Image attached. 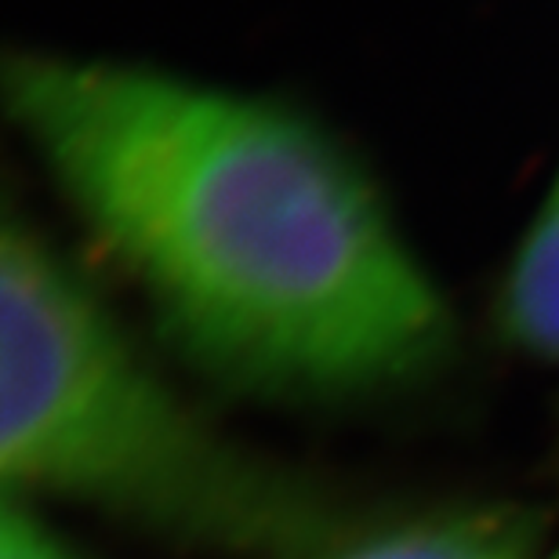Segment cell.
Instances as JSON below:
<instances>
[{"mask_svg": "<svg viewBox=\"0 0 559 559\" xmlns=\"http://www.w3.org/2000/svg\"><path fill=\"white\" fill-rule=\"evenodd\" d=\"M538 527L516 506H465L393 523L382 531L345 534L295 559H534Z\"/></svg>", "mask_w": 559, "mask_h": 559, "instance_id": "3", "label": "cell"}, {"mask_svg": "<svg viewBox=\"0 0 559 559\" xmlns=\"http://www.w3.org/2000/svg\"><path fill=\"white\" fill-rule=\"evenodd\" d=\"M556 559H559V556H556Z\"/></svg>", "mask_w": 559, "mask_h": 559, "instance_id": "7", "label": "cell"}, {"mask_svg": "<svg viewBox=\"0 0 559 559\" xmlns=\"http://www.w3.org/2000/svg\"><path fill=\"white\" fill-rule=\"evenodd\" d=\"M8 490L276 559L349 534L309 484L178 404L87 290L0 222V498Z\"/></svg>", "mask_w": 559, "mask_h": 559, "instance_id": "2", "label": "cell"}, {"mask_svg": "<svg viewBox=\"0 0 559 559\" xmlns=\"http://www.w3.org/2000/svg\"><path fill=\"white\" fill-rule=\"evenodd\" d=\"M0 103L207 371L280 400L411 382L443 301L371 182L262 98L51 55L0 62Z\"/></svg>", "mask_w": 559, "mask_h": 559, "instance_id": "1", "label": "cell"}, {"mask_svg": "<svg viewBox=\"0 0 559 559\" xmlns=\"http://www.w3.org/2000/svg\"><path fill=\"white\" fill-rule=\"evenodd\" d=\"M501 328L523 353L559 364V182L512 259L501 287Z\"/></svg>", "mask_w": 559, "mask_h": 559, "instance_id": "4", "label": "cell"}, {"mask_svg": "<svg viewBox=\"0 0 559 559\" xmlns=\"http://www.w3.org/2000/svg\"><path fill=\"white\" fill-rule=\"evenodd\" d=\"M4 559H73V556L66 552L59 542H51L44 531L33 527L26 516H22L15 534H11V542H8Z\"/></svg>", "mask_w": 559, "mask_h": 559, "instance_id": "5", "label": "cell"}, {"mask_svg": "<svg viewBox=\"0 0 559 559\" xmlns=\"http://www.w3.org/2000/svg\"><path fill=\"white\" fill-rule=\"evenodd\" d=\"M19 520H22V512L8 509L4 501H0V559H4V552H8V542H11V534H15Z\"/></svg>", "mask_w": 559, "mask_h": 559, "instance_id": "6", "label": "cell"}]
</instances>
